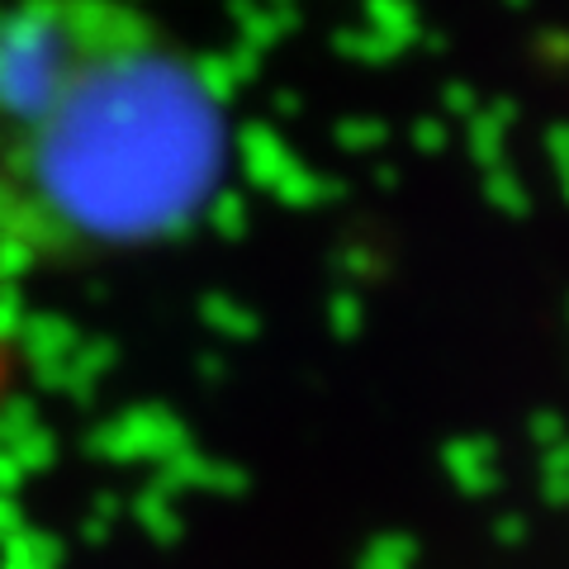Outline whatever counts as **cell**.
I'll list each match as a JSON object with an SVG mask.
<instances>
[{"label":"cell","instance_id":"6da1fadb","mask_svg":"<svg viewBox=\"0 0 569 569\" xmlns=\"http://www.w3.org/2000/svg\"><path fill=\"white\" fill-rule=\"evenodd\" d=\"M228 171V110L129 0H0V266L157 247Z\"/></svg>","mask_w":569,"mask_h":569}]
</instances>
